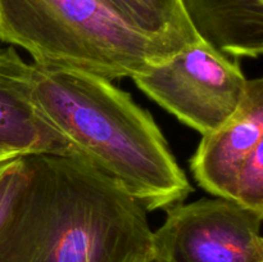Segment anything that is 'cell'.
I'll list each match as a JSON object with an SVG mask.
<instances>
[{
	"instance_id": "cell-5",
	"label": "cell",
	"mask_w": 263,
	"mask_h": 262,
	"mask_svg": "<svg viewBox=\"0 0 263 262\" xmlns=\"http://www.w3.org/2000/svg\"><path fill=\"white\" fill-rule=\"evenodd\" d=\"M166 211L163 225L153 231L159 262H263V213L217 197Z\"/></svg>"
},
{
	"instance_id": "cell-7",
	"label": "cell",
	"mask_w": 263,
	"mask_h": 262,
	"mask_svg": "<svg viewBox=\"0 0 263 262\" xmlns=\"http://www.w3.org/2000/svg\"><path fill=\"white\" fill-rule=\"evenodd\" d=\"M0 149L17 156L76 154L33 97V64L13 46L0 51Z\"/></svg>"
},
{
	"instance_id": "cell-12",
	"label": "cell",
	"mask_w": 263,
	"mask_h": 262,
	"mask_svg": "<svg viewBox=\"0 0 263 262\" xmlns=\"http://www.w3.org/2000/svg\"><path fill=\"white\" fill-rule=\"evenodd\" d=\"M14 156H17V154H13L10 153V152L4 151V149H0V161L5 158H10V157H14Z\"/></svg>"
},
{
	"instance_id": "cell-11",
	"label": "cell",
	"mask_w": 263,
	"mask_h": 262,
	"mask_svg": "<svg viewBox=\"0 0 263 262\" xmlns=\"http://www.w3.org/2000/svg\"><path fill=\"white\" fill-rule=\"evenodd\" d=\"M233 200L248 210L263 213V145L244 163L236 180Z\"/></svg>"
},
{
	"instance_id": "cell-2",
	"label": "cell",
	"mask_w": 263,
	"mask_h": 262,
	"mask_svg": "<svg viewBox=\"0 0 263 262\" xmlns=\"http://www.w3.org/2000/svg\"><path fill=\"white\" fill-rule=\"evenodd\" d=\"M33 64V97L74 153L121 185L145 211L193 192L161 128L131 95L86 72Z\"/></svg>"
},
{
	"instance_id": "cell-4",
	"label": "cell",
	"mask_w": 263,
	"mask_h": 262,
	"mask_svg": "<svg viewBox=\"0 0 263 262\" xmlns=\"http://www.w3.org/2000/svg\"><path fill=\"white\" fill-rule=\"evenodd\" d=\"M131 79L157 104L202 135L217 130L236 112L249 81L238 61L203 40Z\"/></svg>"
},
{
	"instance_id": "cell-14",
	"label": "cell",
	"mask_w": 263,
	"mask_h": 262,
	"mask_svg": "<svg viewBox=\"0 0 263 262\" xmlns=\"http://www.w3.org/2000/svg\"><path fill=\"white\" fill-rule=\"evenodd\" d=\"M153 262H159V261H158V259H156V258H154V257H153Z\"/></svg>"
},
{
	"instance_id": "cell-3",
	"label": "cell",
	"mask_w": 263,
	"mask_h": 262,
	"mask_svg": "<svg viewBox=\"0 0 263 262\" xmlns=\"http://www.w3.org/2000/svg\"><path fill=\"white\" fill-rule=\"evenodd\" d=\"M0 41L25 49L39 66L109 81L179 51L136 31L102 0H0Z\"/></svg>"
},
{
	"instance_id": "cell-1",
	"label": "cell",
	"mask_w": 263,
	"mask_h": 262,
	"mask_svg": "<svg viewBox=\"0 0 263 262\" xmlns=\"http://www.w3.org/2000/svg\"><path fill=\"white\" fill-rule=\"evenodd\" d=\"M28 179L0 231V262H143L146 211L77 154L26 156Z\"/></svg>"
},
{
	"instance_id": "cell-10",
	"label": "cell",
	"mask_w": 263,
	"mask_h": 262,
	"mask_svg": "<svg viewBox=\"0 0 263 262\" xmlns=\"http://www.w3.org/2000/svg\"><path fill=\"white\" fill-rule=\"evenodd\" d=\"M28 174L26 156H14L0 161V231L25 188Z\"/></svg>"
},
{
	"instance_id": "cell-6",
	"label": "cell",
	"mask_w": 263,
	"mask_h": 262,
	"mask_svg": "<svg viewBox=\"0 0 263 262\" xmlns=\"http://www.w3.org/2000/svg\"><path fill=\"white\" fill-rule=\"evenodd\" d=\"M263 145V79L249 80L236 112L217 130L202 135L190 159L195 181L210 194L233 200L244 163Z\"/></svg>"
},
{
	"instance_id": "cell-13",
	"label": "cell",
	"mask_w": 263,
	"mask_h": 262,
	"mask_svg": "<svg viewBox=\"0 0 263 262\" xmlns=\"http://www.w3.org/2000/svg\"><path fill=\"white\" fill-rule=\"evenodd\" d=\"M143 262H153V257H152V258H149V259H145V261H143Z\"/></svg>"
},
{
	"instance_id": "cell-8",
	"label": "cell",
	"mask_w": 263,
	"mask_h": 262,
	"mask_svg": "<svg viewBox=\"0 0 263 262\" xmlns=\"http://www.w3.org/2000/svg\"><path fill=\"white\" fill-rule=\"evenodd\" d=\"M197 35L225 55L263 53V0H180Z\"/></svg>"
},
{
	"instance_id": "cell-9",
	"label": "cell",
	"mask_w": 263,
	"mask_h": 262,
	"mask_svg": "<svg viewBox=\"0 0 263 262\" xmlns=\"http://www.w3.org/2000/svg\"><path fill=\"white\" fill-rule=\"evenodd\" d=\"M121 20L148 38L176 50L202 39L190 25L180 0H102Z\"/></svg>"
}]
</instances>
